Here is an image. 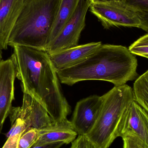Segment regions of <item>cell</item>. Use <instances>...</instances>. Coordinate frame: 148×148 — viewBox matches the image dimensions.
<instances>
[{
	"label": "cell",
	"instance_id": "25",
	"mask_svg": "<svg viewBox=\"0 0 148 148\" xmlns=\"http://www.w3.org/2000/svg\"><path fill=\"white\" fill-rule=\"evenodd\" d=\"M2 60V49L0 48V63Z\"/></svg>",
	"mask_w": 148,
	"mask_h": 148
},
{
	"label": "cell",
	"instance_id": "9",
	"mask_svg": "<svg viewBox=\"0 0 148 148\" xmlns=\"http://www.w3.org/2000/svg\"><path fill=\"white\" fill-rule=\"evenodd\" d=\"M16 71L11 58L0 63V133L12 109Z\"/></svg>",
	"mask_w": 148,
	"mask_h": 148
},
{
	"label": "cell",
	"instance_id": "16",
	"mask_svg": "<svg viewBox=\"0 0 148 148\" xmlns=\"http://www.w3.org/2000/svg\"><path fill=\"white\" fill-rule=\"evenodd\" d=\"M40 136V130L37 129L28 128L20 137L17 148H30L35 144Z\"/></svg>",
	"mask_w": 148,
	"mask_h": 148
},
{
	"label": "cell",
	"instance_id": "15",
	"mask_svg": "<svg viewBox=\"0 0 148 148\" xmlns=\"http://www.w3.org/2000/svg\"><path fill=\"white\" fill-rule=\"evenodd\" d=\"M133 89L134 101L148 114V70L136 78Z\"/></svg>",
	"mask_w": 148,
	"mask_h": 148
},
{
	"label": "cell",
	"instance_id": "3",
	"mask_svg": "<svg viewBox=\"0 0 148 148\" xmlns=\"http://www.w3.org/2000/svg\"><path fill=\"white\" fill-rule=\"evenodd\" d=\"M62 0H24L8 40L10 47L45 50Z\"/></svg>",
	"mask_w": 148,
	"mask_h": 148
},
{
	"label": "cell",
	"instance_id": "5",
	"mask_svg": "<svg viewBox=\"0 0 148 148\" xmlns=\"http://www.w3.org/2000/svg\"><path fill=\"white\" fill-rule=\"evenodd\" d=\"M89 8L107 29L114 27L140 28L141 25L138 12L122 1L91 3Z\"/></svg>",
	"mask_w": 148,
	"mask_h": 148
},
{
	"label": "cell",
	"instance_id": "4",
	"mask_svg": "<svg viewBox=\"0 0 148 148\" xmlns=\"http://www.w3.org/2000/svg\"><path fill=\"white\" fill-rule=\"evenodd\" d=\"M103 103L98 118L86 135L98 148H108L119 137L121 120L134 100L133 89L127 85L114 86L102 96Z\"/></svg>",
	"mask_w": 148,
	"mask_h": 148
},
{
	"label": "cell",
	"instance_id": "21",
	"mask_svg": "<svg viewBox=\"0 0 148 148\" xmlns=\"http://www.w3.org/2000/svg\"><path fill=\"white\" fill-rule=\"evenodd\" d=\"M21 136V135L18 134L8 138L2 148H17Z\"/></svg>",
	"mask_w": 148,
	"mask_h": 148
},
{
	"label": "cell",
	"instance_id": "18",
	"mask_svg": "<svg viewBox=\"0 0 148 148\" xmlns=\"http://www.w3.org/2000/svg\"><path fill=\"white\" fill-rule=\"evenodd\" d=\"M122 1L138 13L148 14V0H122Z\"/></svg>",
	"mask_w": 148,
	"mask_h": 148
},
{
	"label": "cell",
	"instance_id": "8",
	"mask_svg": "<svg viewBox=\"0 0 148 148\" xmlns=\"http://www.w3.org/2000/svg\"><path fill=\"white\" fill-rule=\"evenodd\" d=\"M103 103L102 96H90L77 102L71 124L77 135H87L99 116Z\"/></svg>",
	"mask_w": 148,
	"mask_h": 148
},
{
	"label": "cell",
	"instance_id": "22",
	"mask_svg": "<svg viewBox=\"0 0 148 148\" xmlns=\"http://www.w3.org/2000/svg\"><path fill=\"white\" fill-rule=\"evenodd\" d=\"M140 18L141 25L140 28L148 33V14L138 13Z\"/></svg>",
	"mask_w": 148,
	"mask_h": 148
},
{
	"label": "cell",
	"instance_id": "6",
	"mask_svg": "<svg viewBox=\"0 0 148 148\" xmlns=\"http://www.w3.org/2000/svg\"><path fill=\"white\" fill-rule=\"evenodd\" d=\"M91 2L81 0L75 13L53 40L49 43L45 51L52 54L78 45L81 33L85 26V18Z\"/></svg>",
	"mask_w": 148,
	"mask_h": 148
},
{
	"label": "cell",
	"instance_id": "11",
	"mask_svg": "<svg viewBox=\"0 0 148 148\" xmlns=\"http://www.w3.org/2000/svg\"><path fill=\"white\" fill-rule=\"evenodd\" d=\"M24 0H0V48L8 49L12 29L22 9Z\"/></svg>",
	"mask_w": 148,
	"mask_h": 148
},
{
	"label": "cell",
	"instance_id": "14",
	"mask_svg": "<svg viewBox=\"0 0 148 148\" xmlns=\"http://www.w3.org/2000/svg\"><path fill=\"white\" fill-rule=\"evenodd\" d=\"M80 1L62 0L56 20L49 37V43L54 40L62 28L72 18Z\"/></svg>",
	"mask_w": 148,
	"mask_h": 148
},
{
	"label": "cell",
	"instance_id": "17",
	"mask_svg": "<svg viewBox=\"0 0 148 148\" xmlns=\"http://www.w3.org/2000/svg\"><path fill=\"white\" fill-rule=\"evenodd\" d=\"M129 50L133 54L148 59V33L131 44Z\"/></svg>",
	"mask_w": 148,
	"mask_h": 148
},
{
	"label": "cell",
	"instance_id": "7",
	"mask_svg": "<svg viewBox=\"0 0 148 148\" xmlns=\"http://www.w3.org/2000/svg\"><path fill=\"white\" fill-rule=\"evenodd\" d=\"M127 135L137 137L148 148V114L134 100L124 112L119 127V137Z\"/></svg>",
	"mask_w": 148,
	"mask_h": 148
},
{
	"label": "cell",
	"instance_id": "1",
	"mask_svg": "<svg viewBox=\"0 0 148 148\" xmlns=\"http://www.w3.org/2000/svg\"><path fill=\"white\" fill-rule=\"evenodd\" d=\"M13 48L10 58L23 93L42 105L53 123L68 120L71 107L62 93L57 72L48 53L45 50L23 46Z\"/></svg>",
	"mask_w": 148,
	"mask_h": 148
},
{
	"label": "cell",
	"instance_id": "19",
	"mask_svg": "<svg viewBox=\"0 0 148 148\" xmlns=\"http://www.w3.org/2000/svg\"><path fill=\"white\" fill-rule=\"evenodd\" d=\"M70 148H98L86 135H77Z\"/></svg>",
	"mask_w": 148,
	"mask_h": 148
},
{
	"label": "cell",
	"instance_id": "13",
	"mask_svg": "<svg viewBox=\"0 0 148 148\" xmlns=\"http://www.w3.org/2000/svg\"><path fill=\"white\" fill-rule=\"evenodd\" d=\"M40 136L35 145H42L62 143L69 144L77 136L71 121L67 120L59 123H53L51 125L39 130Z\"/></svg>",
	"mask_w": 148,
	"mask_h": 148
},
{
	"label": "cell",
	"instance_id": "12",
	"mask_svg": "<svg viewBox=\"0 0 148 148\" xmlns=\"http://www.w3.org/2000/svg\"><path fill=\"white\" fill-rule=\"evenodd\" d=\"M21 116L27 127L41 129L53 123L44 107L28 94L23 93Z\"/></svg>",
	"mask_w": 148,
	"mask_h": 148
},
{
	"label": "cell",
	"instance_id": "20",
	"mask_svg": "<svg viewBox=\"0 0 148 148\" xmlns=\"http://www.w3.org/2000/svg\"><path fill=\"white\" fill-rule=\"evenodd\" d=\"M123 148H147L141 141L133 136L127 135L122 137Z\"/></svg>",
	"mask_w": 148,
	"mask_h": 148
},
{
	"label": "cell",
	"instance_id": "10",
	"mask_svg": "<svg viewBox=\"0 0 148 148\" xmlns=\"http://www.w3.org/2000/svg\"><path fill=\"white\" fill-rule=\"evenodd\" d=\"M102 44L101 42H90L48 54L57 71L80 63L95 52Z\"/></svg>",
	"mask_w": 148,
	"mask_h": 148
},
{
	"label": "cell",
	"instance_id": "2",
	"mask_svg": "<svg viewBox=\"0 0 148 148\" xmlns=\"http://www.w3.org/2000/svg\"><path fill=\"white\" fill-rule=\"evenodd\" d=\"M137 66V59L127 48L102 44L80 63L56 72L60 82L69 86L82 81L99 80L118 86L138 77Z\"/></svg>",
	"mask_w": 148,
	"mask_h": 148
},
{
	"label": "cell",
	"instance_id": "23",
	"mask_svg": "<svg viewBox=\"0 0 148 148\" xmlns=\"http://www.w3.org/2000/svg\"><path fill=\"white\" fill-rule=\"evenodd\" d=\"M64 144L62 143H57L42 145H36L34 144L30 148H60Z\"/></svg>",
	"mask_w": 148,
	"mask_h": 148
},
{
	"label": "cell",
	"instance_id": "24",
	"mask_svg": "<svg viewBox=\"0 0 148 148\" xmlns=\"http://www.w3.org/2000/svg\"><path fill=\"white\" fill-rule=\"evenodd\" d=\"M91 3H106L113 1H122V0H90Z\"/></svg>",
	"mask_w": 148,
	"mask_h": 148
}]
</instances>
